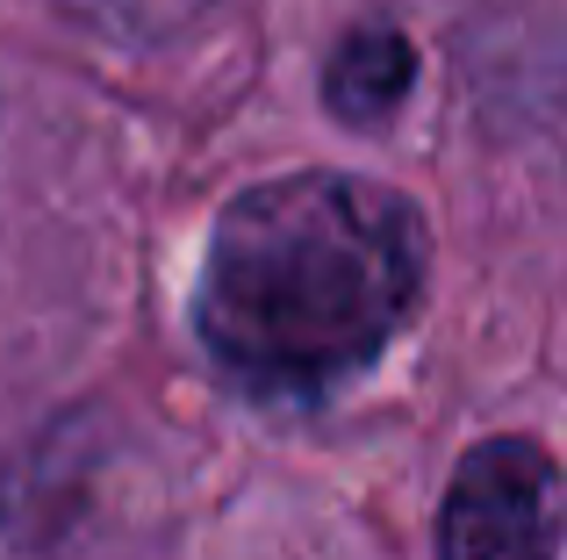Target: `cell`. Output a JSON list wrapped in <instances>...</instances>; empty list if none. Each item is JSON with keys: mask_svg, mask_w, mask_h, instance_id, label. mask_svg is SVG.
Wrapping results in <instances>:
<instances>
[{"mask_svg": "<svg viewBox=\"0 0 567 560\" xmlns=\"http://www.w3.org/2000/svg\"><path fill=\"white\" fill-rule=\"evenodd\" d=\"M410 72H416L410 37L388 29V22H367V29H352V37L338 43L323 101H331L346 123H381V115H395V101L410 94Z\"/></svg>", "mask_w": 567, "mask_h": 560, "instance_id": "3957f363", "label": "cell"}, {"mask_svg": "<svg viewBox=\"0 0 567 560\" xmlns=\"http://www.w3.org/2000/svg\"><path fill=\"white\" fill-rule=\"evenodd\" d=\"M424 288V224L360 173H288L223 209L202 259L208 360L259 395L360 374Z\"/></svg>", "mask_w": 567, "mask_h": 560, "instance_id": "6da1fadb", "label": "cell"}, {"mask_svg": "<svg viewBox=\"0 0 567 560\" xmlns=\"http://www.w3.org/2000/svg\"><path fill=\"white\" fill-rule=\"evenodd\" d=\"M439 560H567V481L539 438H482L453 467Z\"/></svg>", "mask_w": 567, "mask_h": 560, "instance_id": "7a4b0ae2", "label": "cell"}, {"mask_svg": "<svg viewBox=\"0 0 567 560\" xmlns=\"http://www.w3.org/2000/svg\"><path fill=\"white\" fill-rule=\"evenodd\" d=\"M94 8V22H181V8H194V0H86Z\"/></svg>", "mask_w": 567, "mask_h": 560, "instance_id": "277c9868", "label": "cell"}]
</instances>
